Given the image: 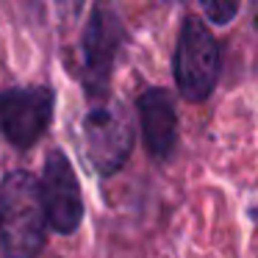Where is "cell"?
Returning <instances> with one entry per match:
<instances>
[{
  "label": "cell",
  "mask_w": 258,
  "mask_h": 258,
  "mask_svg": "<svg viewBox=\"0 0 258 258\" xmlns=\"http://www.w3.org/2000/svg\"><path fill=\"white\" fill-rule=\"evenodd\" d=\"M47 219L39 180L14 169L0 186V252L3 258H36L45 247Z\"/></svg>",
  "instance_id": "1"
},
{
  "label": "cell",
  "mask_w": 258,
  "mask_h": 258,
  "mask_svg": "<svg viewBox=\"0 0 258 258\" xmlns=\"http://www.w3.org/2000/svg\"><path fill=\"white\" fill-rule=\"evenodd\" d=\"M134 119L117 100H100L84 117V150L97 175H114L134 150Z\"/></svg>",
  "instance_id": "2"
},
{
  "label": "cell",
  "mask_w": 258,
  "mask_h": 258,
  "mask_svg": "<svg viewBox=\"0 0 258 258\" xmlns=\"http://www.w3.org/2000/svg\"><path fill=\"white\" fill-rule=\"evenodd\" d=\"M219 78V42L200 17L189 14L175 47V84L189 103H203Z\"/></svg>",
  "instance_id": "3"
},
{
  "label": "cell",
  "mask_w": 258,
  "mask_h": 258,
  "mask_svg": "<svg viewBox=\"0 0 258 258\" xmlns=\"http://www.w3.org/2000/svg\"><path fill=\"white\" fill-rule=\"evenodd\" d=\"M53 92L47 86L0 89V131L9 145L28 150L45 136L53 119Z\"/></svg>",
  "instance_id": "4"
},
{
  "label": "cell",
  "mask_w": 258,
  "mask_h": 258,
  "mask_svg": "<svg viewBox=\"0 0 258 258\" xmlns=\"http://www.w3.org/2000/svg\"><path fill=\"white\" fill-rule=\"evenodd\" d=\"M39 197H42V208H45V219L53 230L70 236L81 228L84 191H81L73 161L67 158L64 150L47 153L39 180Z\"/></svg>",
  "instance_id": "5"
},
{
  "label": "cell",
  "mask_w": 258,
  "mask_h": 258,
  "mask_svg": "<svg viewBox=\"0 0 258 258\" xmlns=\"http://www.w3.org/2000/svg\"><path fill=\"white\" fill-rule=\"evenodd\" d=\"M122 20L106 6H97L92 12L89 23L84 28V39H81V56H84V67H81V81L86 86L89 97H103L108 92V81L114 73V58L122 45Z\"/></svg>",
  "instance_id": "6"
},
{
  "label": "cell",
  "mask_w": 258,
  "mask_h": 258,
  "mask_svg": "<svg viewBox=\"0 0 258 258\" xmlns=\"http://www.w3.org/2000/svg\"><path fill=\"white\" fill-rule=\"evenodd\" d=\"M136 106H139V122L147 153L156 161H167L175 153V142H178V117H175L169 92L161 86H150L139 95Z\"/></svg>",
  "instance_id": "7"
},
{
  "label": "cell",
  "mask_w": 258,
  "mask_h": 258,
  "mask_svg": "<svg viewBox=\"0 0 258 258\" xmlns=\"http://www.w3.org/2000/svg\"><path fill=\"white\" fill-rule=\"evenodd\" d=\"M203 12H206V17L211 20L214 25H228L230 20L236 17V12H239V3H222V0H214V3H206L203 6Z\"/></svg>",
  "instance_id": "8"
}]
</instances>
